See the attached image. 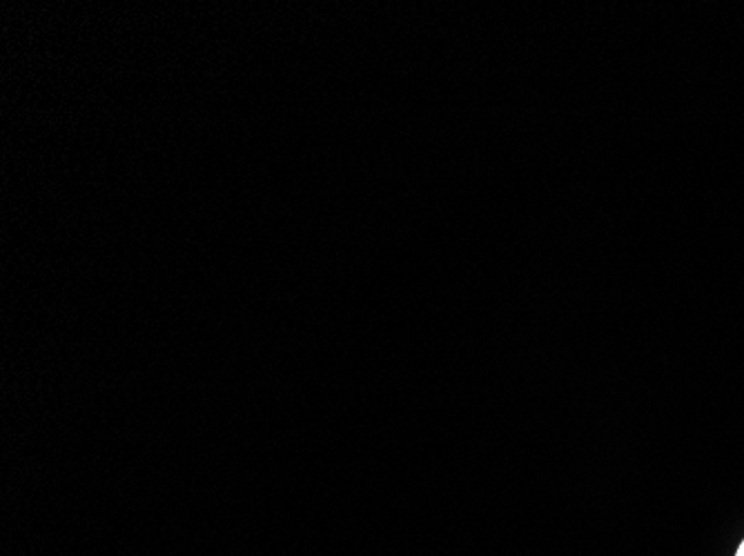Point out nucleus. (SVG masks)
Returning <instances> with one entry per match:
<instances>
[{"instance_id":"obj_1","label":"nucleus","mask_w":744,"mask_h":556,"mask_svg":"<svg viewBox=\"0 0 744 556\" xmlns=\"http://www.w3.org/2000/svg\"><path fill=\"white\" fill-rule=\"evenodd\" d=\"M735 556H744V541L740 543V547H737V554Z\"/></svg>"}]
</instances>
